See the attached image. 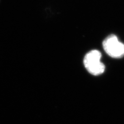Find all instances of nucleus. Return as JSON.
Listing matches in <instances>:
<instances>
[{
	"instance_id": "f03ea898",
	"label": "nucleus",
	"mask_w": 124,
	"mask_h": 124,
	"mask_svg": "<svg viewBox=\"0 0 124 124\" xmlns=\"http://www.w3.org/2000/svg\"><path fill=\"white\" fill-rule=\"evenodd\" d=\"M103 47L105 52L112 57L120 58L124 55V45L119 41L114 35H111L104 40Z\"/></svg>"
},
{
	"instance_id": "f257e3e1",
	"label": "nucleus",
	"mask_w": 124,
	"mask_h": 124,
	"mask_svg": "<svg viewBox=\"0 0 124 124\" xmlns=\"http://www.w3.org/2000/svg\"><path fill=\"white\" fill-rule=\"evenodd\" d=\"M101 54L98 50H92L87 53L84 59V65L87 71L93 75L102 74L105 66L101 62Z\"/></svg>"
}]
</instances>
